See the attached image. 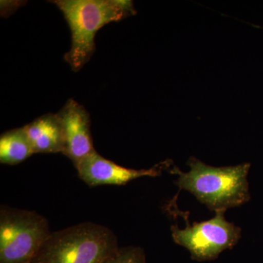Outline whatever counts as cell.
<instances>
[{
  "mask_svg": "<svg viewBox=\"0 0 263 263\" xmlns=\"http://www.w3.org/2000/svg\"><path fill=\"white\" fill-rule=\"evenodd\" d=\"M162 167L155 166L150 169L127 168L104 158L98 152L88 156L76 166L79 176L89 186L100 185L127 184L138 178L156 177L162 173Z\"/></svg>",
  "mask_w": 263,
  "mask_h": 263,
  "instance_id": "52a82bcc",
  "label": "cell"
},
{
  "mask_svg": "<svg viewBox=\"0 0 263 263\" xmlns=\"http://www.w3.org/2000/svg\"><path fill=\"white\" fill-rule=\"evenodd\" d=\"M34 155L24 127L11 129L0 137V162L15 165Z\"/></svg>",
  "mask_w": 263,
  "mask_h": 263,
  "instance_id": "9c48e42d",
  "label": "cell"
},
{
  "mask_svg": "<svg viewBox=\"0 0 263 263\" xmlns=\"http://www.w3.org/2000/svg\"><path fill=\"white\" fill-rule=\"evenodd\" d=\"M209 220L187 224L185 229L171 227L173 239L177 245L187 249L192 258L199 261L216 258L226 249L238 243L241 230L224 218L226 211L216 212Z\"/></svg>",
  "mask_w": 263,
  "mask_h": 263,
  "instance_id": "5b68a950",
  "label": "cell"
},
{
  "mask_svg": "<svg viewBox=\"0 0 263 263\" xmlns=\"http://www.w3.org/2000/svg\"><path fill=\"white\" fill-rule=\"evenodd\" d=\"M46 217L34 211L0 209V263H31L51 235Z\"/></svg>",
  "mask_w": 263,
  "mask_h": 263,
  "instance_id": "277c9868",
  "label": "cell"
},
{
  "mask_svg": "<svg viewBox=\"0 0 263 263\" xmlns=\"http://www.w3.org/2000/svg\"><path fill=\"white\" fill-rule=\"evenodd\" d=\"M103 263H146L144 252L140 247H122L116 251Z\"/></svg>",
  "mask_w": 263,
  "mask_h": 263,
  "instance_id": "30bf717a",
  "label": "cell"
},
{
  "mask_svg": "<svg viewBox=\"0 0 263 263\" xmlns=\"http://www.w3.org/2000/svg\"><path fill=\"white\" fill-rule=\"evenodd\" d=\"M190 171L183 173L177 167L171 172L179 175L175 183L180 190L195 195L213 212L240 206L250 200L247 175L251 164L230 167L207 165L195 157L188 161Z\"/></svg>",
  "mask_w": 263,
  "mask_h": 263,
  "instance_id": "7a4b0ae2",
  "label": "cell"
},
{
  "mask_svg": "<svg viewBox=\"0 0 263 263\" xmlns=\"http://www.w3.org/2000/svg\"><path fill=\"white\" fill-rule=\"evenodd\" d=\"M71 31V48L65 60L78 72L95 51V38L104 26L134 14V7L127 0H56Z\"/></svg>",
  "mask_w": 263,
  "mask_h": 263,
  "instance_id": "6da1fadb",
  "label": "cell"
},
{
  "mask_svg": "<svg viewBox=\"0 0 263 263\" xmlns=\"http://www.w3.org/2000/svg\"><path fill=\"white\" fill-rule=\"evenodd\" d=\"M24 127L34 154L63 152L65 138L58 114L41 116Z\"/></svg>",
  "mask_w": 263,
  "mask_h": 263,
  "instance_id": "ba28073f",
  "label": "cell"
},
{
  "mask_svg": "<svg viewBox=\"0 0 263 263\" xmlns=\"http://www.w3.org/2000/svg\"><path fill=\"white\" fill-rule=\"evenodd\" d=\"M57 114L61 120L65 138L62 154L76 167L96 152L91 137L89 114L82 105L70 99Z\"/></svg>",
  "mask_w": 263,
  "mask_h": 263,
  "instance_id": "8992f818",
  "label": "cell"
},
{
  "mask_svg": "<svg viewBox=\"0 0 263 263\" xmlns=\"http://www.w3.org/2000/svg\"><path fill=\"white\" fill-rule=\"evenodd\" d=\"M119 248L111 230L87 221L51 233L31 263H103Z\"/></svg>",
  "mask_w": 263,
  "mask_h": 263,
  "instance_id": "3957f363",
  "label": "cell"
}]
</instances>
